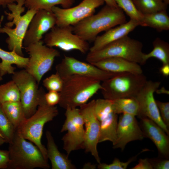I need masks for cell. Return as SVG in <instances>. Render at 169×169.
Returning a JSON list of instances; mask_svg holds the SVG:
<instances>
[{
    "instance_id": "6da1fadb",
    "label": "cell",
    "mask_w": 169,
    "mask_h": 169,
    "mask_svg": "<svg viewBox=\"0 0 169 169\" xmlns=\"http://www.w3.org/2000/svg\"><path fill=\"white\" fill-rule=\"evenodd\" d=\"M126 22V17L121 8L106 4L96 14L72 26L74 33L88 42L94 41L100 33Z\"/></svg>"
},
{
    "instance_id": "7a4b0ae2",
    "label": "cell",
    "mask_w": 169,
    "mask_h": 169,
    "mask_svg": "<svg viewBox=\"0 0 169 169\" xmlns=\"http://www.w3.org/2000/svg\"><path fill=\"white\" fill-rule=\"evenodd\" d=\"M16 2L7 6L10 12L4 13L9 21L3 27L0 26V33L8 36L6 42L10 51L14 50L19 55L24 56L22 51L23 40L30 23L37 11L28 9L22 15L25 10L24 0H18Z\"/></svg>"
},
{
    "instance_id": "3957f363",
    "label": "cell",
    "mask_w": 169,
    "mask_h": 169,
    "mask_svg": "<svg viewBox=\"0 0 169 169\" xmlns=\"http://www.w3.org/2000/svg\"><path fill=\"white\" fill-rule=\"evenodd\" d=\"M63 80L58 104L65 110L80 107L87 103L102 89L101 81L89 77L74 75Z\"/></svg>"
},
{
    "instance_id": "277c9868",
    "label": "cell",
    "mask_w": 169,
    "mask_h": 169,
    "mask_svg": "<svg viewBox=\"0 0 169 169\" xmlns=\"http://www.w3.org/2000/svg\"><path fill=\"white\" fill-rule=\"evenodd\" d=\"M8 169H48L50 166L38 148L16 131L12 142L9 144Z\"/></svg>"
},
{
    "instance_id": "5b68a950",
    "label": "cell",
    "mask_w": 169,
    "mask_h": 169,
    "mask_svg": "<svg viewBox=\"0 0 169 169\" xmlns=\"http://www.w3.org/2000/svg\"><path fill=\"white\" fill-rule=\"evenodd\" d=\"M143 47L140 41L127 35L99 50L89 51L86 59L92 64L107 58L117 57L143 65L145 63L143 59Z\"/></svg>"
},
{
    "instance_id": "8992f818",
    "label": "cell",
    "mask_w": 169,
    "mask_h": 169,
    "mask_svg": "<svg viewBox=\"0 0 169 169\" xmlns=\"http://www.w3.org/2000/svg\"><path fill=\"white\" fill-rule=\"evenodd\" d=\"M58 114L57 107L48 105L45 99L39 105L35 113L26 118L16 129L24 138L38 148L47 161L46 148L41 142L43 128L45 124L52 120Z\"/></svg>"
},
{
    "instance_id": "52a82bcc",
    "label": "cell",
    "mask_w": 169,
    "mask_h": 169,
    "mask_svg": "<svg viewBox=\"0 0 169 169\" xmlns=\"http://www.w3.org/2000/svg\"><path fill=\"white\" fill-rule=\"evenodd\" d=\"M147 81L143 73H119L102 82L100 90L104 98L109 100L135 97Z\"/></svg>"
},
{
    "instance_id": "ba28073f",
    "label": "cell",
    "mask_w": 169,
    "mask_h": 169,
    "mask_svg": "<svg viewBox=\"0 0 169 169\" xmlns=\"http://www.w3.org/2000/svg\"><path fill=\"white\" fill-rule=\"evenodd\" d=\"M13 80L17 86L20 95V102L26 118L33 115L41 102L45 99V92L42 87L39 89L35 78L25 69L14 72Z\"/></svg>"
},
{
    "instance_id": "9c48e42d",
    "label": "cell",
    "mask_w": 169,
    "mask_h": 169,
    "mask_svg": "<svg viewBox=\"0 0 169 169\" xmlns=\"http://www.w3.org/2000/svg\"><path fill=\"white\" fill-rule=\"evenodd\" d=\"M29 55L28 65L24 69L32 75L39 84L44 75L51 69L59 52L49 47L42 40L24 47Z\"/></svg>"
},
{
    "instance_id": "30bf717a",
    "label": "cell",
    "mask_w": 169,
    "mask_h": 169,
    "mask_svg": "<svg viewBox=\"0 0 169 169\" xmlns=\"http://www.w3.org/2000/svg\"><path fill=\"white\" fill-rule=\"evenodd\" d=\"M66 119L60 132L66 131L63 136V148L69 156L74 151L84 149V122L79 108L69 109L65 111Z\"/></svg>"
},
{
    "instance_id": "8fae6325",
    "label": "cell",
    "mask_w": 169,
    "mask_h": 169,
    "mask_svg": "<svg viewBox=\"0 0 169 169\" xmlns=\"http://www.w3.org/2000/svg\"><path fill=\"white\" fill-rule=\"evenodd\" d=\"M44 42L49 47H57L65 52L76 50L83 54L86 53L90 48L88 42L74 33L71 25H55L46 33Z\"/></svg>"
},
{
    "instance_id": "7c38bea8",
    "label": "cell",
    "mask_w": 169,
    "mask_h": 169,
    "mask_svg": "<svg viewBox=\"0 0 169 169\" xmlns=\"http://www.w3.org/2000/svg\"><path fill=\"white\" fill-rule=\"evenodd\" d=\"M55 70L62 79L69 76L77 75L91 77L101 82L117 74L109 72L90 63L64 55L55 66Z\"/></svg>"
},
{
    "instance_id": "4fadbf2b",
    "label": "cell",
    "mask_w": 169,
    "mask_h": 169,
    "mask_svg": "<svg viewBox=\"0 0 169 169\" xmlns=\"http://www.w3.org/2000/svg\"><path fill=\"white\" fill-rule=\"evenodd\" d=\"M161 82L147 80L136 96L139 105L137 116L140 119L147 118L156 123L168 135L169 129L163 122L154 94L159 88Z\"/></svg>"
},
{
    "instance_id": "5bb4252c",
    "label": "cell",
    "mask_w": 169,
    "mask_h": 169,
    "mask_svg": "<svg viewBox=\"0 0 169 169\" xmlns=\"http://www.w3.org/2000/svg\"><path fill=\"white\" fill-rule=\"evenodd\" d=\"M95 100L79 107L83 116L84 129V149L90 153L97 163H100V159L97 150L100 132V124L95 112Z\"/></svg>"
},
{
    "instance_id": "9a60e30c",
    "label": "cell",
    "mask_w": 169,
    "mask_h": 169,
    "mask_svg": "<svg viewBox=\"0 0 169 169\" xmlns=\"http://www.w3.org/2000/svg\"><path fill=\"white\" fill-rule=\"evenodd\" d=\"M104 0H83L77 5L67 8L55 6L52 9L56 25L62 27L74 25L93 14L96 8L103 5Z\"/></svg>"
},
{
    "instance_id": "2e32d148",
    "label": "cell",
    "mask_w": 169,
    "mask_h": 169,
    "mask_svg": "<svg viewBox=\"0 0 169 169\" xmlns=\"http://www.w3.org/2000/svg\"><path fill=\"white\" fill-rule=\"evenodd\" d=\"M95 110L100 124L99 143L109 141L113 145L116 141L118 118L113 110L112 100L104 98L95 100Z\"/></svg>"
},
{
    "instance_id": "e0dca14e",
    "label": "cell",
    "mask_w": 169,
    "mask_h": 169,
    "mask_svg": "<svg viewBox=\"0 0 169 169\" xmlns=\"http://www.w3.org/2000/svg\"><path fill=\"white\" fill-rule=\"evenodd\" d=\"M56 18L52 11L41 9L37 11L29 24L23 41L24 47L37 42L43 36L56 25Z\"/></svg>"
},
{
    "instance_id": "ac0fdd59",
    "label": "cell",
    "mask_w": 169,
    "mask_h": 169,
    "mask_svg": "<svg viewBox=\"0 0 169 169\" xmlns=\"http://www.w3.org/2000/svg\"><path fill=\"white\" fill-rule=\"evenodd\" d=\"M136 116L122 114L118 120L116 130V141L113 147L124 150L129 142L142 140L145 138Z\"/></svg>"
},
{
    "instance_id": "d6986e66",
    "label": "cell",
    "mask_w": 169,
    "mask_h": 169,
    "mask_svg": "<svg viewBox=\"0 0 169 169\" xmlns=\"http://www.w3.org/2000/svg\"><path fill=\"white\" fill-rule=\"evenodd\" d=\"M140 127L145 137L150 139L156 146L158 156L169 159V137L155 122L147 118L140 119Z\"/></svg>"
},
{
    "instance_id": "ffe728a7",
    "label": "cell",
    "mask_w": 169,
    "mask_h": 169,
    "mask_svg": "<svg viewBox=\"0 0 169 169\" xmlns=\"http://www.w3.org/2000/svg\"><path fill=\"white\" fill-rule=\"evenodd\" d=\"M139 26H141V23L130 19L127 22L108 30L102 35L96 37L89 51L99 50L110 43L128 35Z\"/></svg>"
},
{
    "instance_id": "44dd1931",
    "label": "cell",
    "mask_w": 169,
    "mask_h": 169,
    "mask_svg": "<svg viewBox=\"0 0 169 169\" xmlns=\"http://www.w3.org/2000/svg\"><path fill=\"white\" fill-rule=\"evenodd\" d=\"M91 64L110 73H143L142 69L139 64L122 58H108Z\"/></svg>"
},
{
    "instance_id": "7402d4cb",
    "label": "cell",
    "mask_w": 169,
    "mask_h": 169,
    "mask_svg": "<svg viewBox=\"0 0 169 169\" xmlns=\"http://www.w3.org/2000/svg\"><path fill=\"white\" fill-rule=\"evenodd\" d=\"M47 141V154L51 162L52 169H75V166L68 158V156L59 150L51 132L45 133Z\"/></svg>"
},
{
    "instance_id": "603a6c76",
    "label": "cell",
    "mask_w": 169,
    "mask_h": 169,
    "mask_svg": "<svg viewBox=\"0 0 169 169\" xmlns=\"http://www.w3.org/2000/svg\"><path fill=\"white\" fill-rule=\"evenodd\" d=\"M0 75L2 77L7 74H13L15 68L12 66L15 64L20 68H24L27 66L29 58L25 57L17 54L14 50L8 51L0 48Z\"/></svg>"
},
{
    "instance_id": "cb8c5ba5",
    "label": "cell",
    "mask_w": 169,
    "mask_h": 169,
    "mask_svg": "<svg viewBox=\"0 0 169 169\" xmlns=\"http://www.w3.org/2000/svg\"><path fill=\"white\" fill-rule=\"evenodd\" d=\"M0 105L3 112L16 130L26 118L20 101L8 102Z\"/></svg>"
},
{
    "instance_id": "d4e9b609",
    "label": "cell",
    "mask_w": 169,
    "mask_h": 169,
    "mask_svg": "<svg viewBox=\"0 0 169 169\" xmlns=\"http://www.w3.org/2000/svg\"><path fill=\"white\" fill-rule=\"evenodd\" d=\"M142 26L149 27L158 32L169 29V17L166 10L143 14Z\"/></svg>"
},
{
    "instance_id": "484cf974",
    "label": "cell",
    "mask_w": 169,
    "mask_h": 169,
    "mask_svg": "<svg viewBox=\"0 0 169 169\" xmlns=\"http://www.w3.org/2000/svg\"><path fill=\"white\" fill-rule=\"evenodd\" d=\"M152 45V50L147 54L144 53L143 59L144 63L149 59L154 58L161 61L162 64H169V44L157 38L153 42Z\"/></svg>"
},
{
    "instance_id": "4316f807",
    "label": "cell",
    "mask_w": 169,
    "mask_h": 169,
    "mask_svg": "<svg viewBox=\"0 0 169 169\" xmlns=\"http://www.w3.org/2000/svg\"><path fill=\"white\" fill-rule=\"evenodd\" d=\"M74 2V0H24V5L28 9L52 11V8L57 5H60L64 8L71 7Z\"/></svg>"
},
{
    "instance_id": "83f0119b",
    "label": "cell",
    "mask_w": 169,
    "mask_h": 169,
    "mask_svg": "<svg viewBox=\"0 0 169 169\" xmlns=\"http://www.w3.org/2000/svg\"><path fill=\"white\" fill-rule=\"evenodd\" d=\"M113 110L116 114H128L137 116L139 105L136 97L120 98L112 100Z\"/></svg>"
},
{
    "instance_id": "f1b7e54d",
    "label": "cell",
    "mask_w": 169,
    "mask_h": 169,
    "mask_svg": "<svg viewBox=\"0 0 169 169\" xmlns=\"http://www.w3.org/2000/svg\"><path fill=\"white\" fill-rule=\"evenodd\" d=\"M138 9L143 14L166 10L167 5L162 0H133Z\"/></svg>"
},
{
    "instance_id": "f546056e",
    "label": "cell",
    "mask_w": 169,
    "mask_h": 169,
    "mask_svg": "<svg viewBox=\"0 0 169 169\" xmlns=\"http://www.w3.org/2000/svg\"><path fill=\"white\" fill-rule=\"evenodd\" d=\"M20 100L19 89L13 80L0 85V104L8 102Z\"/></svg>"
},
{
    "instance_id": "4dcf8cb0",
    "label": "cell",
    "mask_w": 169,
    "mask_h": 169,
    "mask_svg": "<svg viewBox=\"0 0 169 169\" xmlns=\"http://www.w3.org/2000/svg\"><path fill=\"white\" fill-rule=\"evenodd\" d=\"M16 131L13 125L3 112L0 105V134L6 143H12Z\"/></svg>"
},
{
    "instance_id": "1f68e13d",
    "label": "cell",
    "mask_w": 169,
    "mask_h": 169,
    "mask_svg": "<svg viewBox=\"0 0 169 169\" xmlns=\"http://www.w3.org/2000/svg\"><path fill=\"white\" fill-rule=\"evenodd\" d=\"M118 7L130 17V19L141 23L143 14L137 8L132 0H114Z\"/></svg>"
},
{
    "instance_id": "d6a6232c",
    "label": "cell",
    "mask_w": 169,
    "mask_h": 169,
    "mask_svg": "<svg viewBox=\"0 0 169 169\" xmlns=\"http://www.w3.org/2000/svg\"><path fill=\"white\" fill-rule=\"evenodd\" d=\"M43 84L48 91L59 92L62 89L63 81L59 75L55 73L45 78L43 81Z\"/></svg>"
},
{
    "instance_id": "836d02e7",
    "label": "cell",
    "mask_w": 169,
    "mask_h": 169,
    "mask_svg": "<svg viewBox=\"0 0 169 169\" xmlns=\"http://www.w3.org/2000/svg\"><path fill=\"white\" fill-rule=\"evenodd\" d=\"M140 153L130 158L126 162H122L119 159L115 158L112 162L110 164L101 162L98 163L97 167L99 169H126L131 163L136 161Z\"/></svg>"
},
{
    "instance_id": "e575fe53",
    "label": "cell",
    "mask_w": 169,
    "mask_h": 169,
    "mask_svg": "<svg viewBox=\"0 0 169 169\" xmlns=\"http://www.w3.org/2000/svg\"><path fill=\"white\" fill-rule=\"evenodd\" d=\"M161 119L165 125L169 128V102L156 100Z\"/></svg>"
},
{
    "instance_id": "d590c367",
    "label": "cell",
    "mask_w": 169,
    "mask_h": 169,
    "mask_svg": "<svg viewBox=\"0 0 169 169\" xmlns=\"http://www.w3.org/2000/svg\"><path fill=\"white\" fill-rule=\"evenodd\" d=\"M153 169H169V160L160 157L149 158Z\"/></svg>"
},
{
    "instance_id": "8d00e7d4",
    "label": "cell",
    "mask_w": 169,
    "mask_h": 169,
    "mask_svg": "<svg viewBox=\"0 0 169 169\" xmlns=\"http://www.w3.org/2000/svg\"><path fill=\"white\" fill-rule=\"evenodd\" d=\"M45 100L46 104L50 106H55L58 104L60 100V95L59 92L49 91L45 93Z\"/></svg>"
},
{
    "instance_id": "74e56055",
    "label": "cell",
    "mask_w": 169,
    "mask_h": 169,
    "mask_svg": "<svg viewBox=\"0 0 169 169\" xmlns=\"http://www.w3.org/2000/svg\"><path fill=\"white\" fill-rule=\"evenodd\" d=\"M9 161L8 150L0 149V169H8Z\"/></svg>"
},
{
    "instance_id": "f35d334b",
    "label": "cell",
    "mask_w": 169,
    "mask_h": 169,
    "mask_svg": "<svg viewBox=\"0 0 169 169\" xmlns=\"http://www.w3.org/2000/svg\"><path fill=\"white\" fill-rule=\"evenodd\" d=\"M131 169H153L149 158L140 159L138 164Z\"/></svg>"
},
{
    "instance_id": "ab89813d",
    "label": "cell",
    "mask_w": 169,
    "mask_h": 169,
    "mask_svg": "<svg viewBox=\"0 0 169 169\" xmlns=\"http://www.w3.org/2000/svg\"><path fill=\"white\" fill-rule=\"evenodd\" d=\"M159 71L160 73L165 77L169 75V64H164L160 67Z\"/></svg>"
},
{
    "instance_id": "60d3db41",
    "label": "cell",
    "mask_w": 169,
    "mask_h": 169,
    "mask_svg": "<svg viewBox=\"0 0 169 169\" xmlns=\"http://www.w3.org/2000/svg\"><path fill=\"white\" fill-rule=\"evenodd\" d=\"M18 0H0V8L7 7L10 4L15 3Z\"/></svg>"
},
{
    "instance_id": "b9f144b4",
    "label": "cell",
    "mask_w": 169,
    "mask_h": 169,
    "mask_svg": "<svg viewBox=\"0 0 169 169\" xmlns=\"http://www.w3.org/2000/svg\"><path fill=\"white\" fill-rule=\"evenodd\" d=\"M157 94H165L169 95V91L164 87H162L161 89L158 88L156 90V92Z\"/></svg>"
},
{
    "instance_id": "7bdbcfd3",
    "label": "cell",
    "mask_w": 169,
    "mask_h": 169,
    "mask_svg": "<svg viewBox=\"0 0 169 169\" xmlns=\"http://www.w3.org/2000/svg\"><path fill=\"white\" fill-rule=\"evenodd\" d=\"M104 1L106 5L114 7H118L114 0H104Z\"/></svg>"
},
{
    "instance_id": "ee69618b",
    "label": "cell",
    "mask_w": 169,
    "mask_h": 169,
    "mask_svg": "<svg viewBox=\"0 0 169 169\" xmlns=\"http://www.w3.org/2000/svg\"><path fill=\"white\" fill-rule=\"evenodd\" d=\"M84 169H95L96 166L90 163H86L84 166Z\"/></svg>"
},
{
    "instance_id": "f6af8a7d",
    "label": "cell",
    "mask_w": 169,
    "mask_h": 169,
    "mask_svg": "<svg viewBox=\"0 0 169 169\" xmlns=\"http://www.w3.org/2000/svg\"><path fill=\"white\" fill-rule=\"evenodd\" d=\"M5 143H6V141L0 134V146Z\"/></svg>"
},
{
    "instance_id": "bcb514c9",
    "label": "cell",
    "mask_w": 169,
    "mask_h": 169,
    "mask_svg": "<svg viewBox=\"0 0 169 169\" xmlns=\"http://www.w3.org/2000/svg\"><path fill=\"white\" fill-rule=\"evenodd\" d=\"M167 5L169 4V0H162Z\"/></svg>"
},
{
    "instance_id": "7dc6e473",
    "label": "cell",
    "mask_w": 169,
    "mask_h": 169,
    "mask_svg": "<svg viewBox=\"0 0 169 169\" xmlns=\"http://www.w3.org/2000/svg\"><path fill=\"white\" fill-rule=\"evenodd\" d=\"M3 79L2 77L0 75V81Z\"/></svg>"
},
{
    "instance_id": "c3c4849f",
    "label": "cell",
    "mask_w": 169,
    "mask_h": 169,
    "mask_svg": "<svg viewBox=\"0 0 169 169\" xmlns=\"http://www.w3.org/2000/svg\"></svg>"
}]
</instances>
